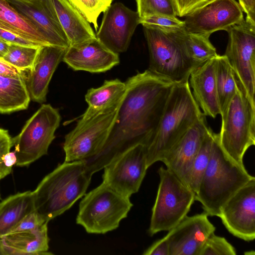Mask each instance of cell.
Here are the masks:
<instances>
[{
	"label": "cell",
	"instance_id": "obj_1",
	"mask_svg": "<svg viewBox=\"0 0 255 255\" xmlns=\"http://www.w3.org/2000/svg\"><path fill=\"white\" fill-rule=\"evenodd\" d=\"M111 133L100 152L84 162L93 175L129 147H146L158 125L175 83L148 69L129 77Z\"/></svg>",
	"mask_w": 255,
	"mask_h": 255
},
{
	"label": "cell",
	"instance_id": "obj_2",
	"mask_svg": "<svg viewBox=\"0 0 255 255\" xmlns=\"http://www.w3.org/2000/svg\"><path fill=\"white\" fill-rule=\"evenodd\" d=\"M203 116L189 80L175 83L155 132L146 147L147 167L161 161Z\"/></svg>",
	"mask_w": 255,
	"mask_h": 255
},
{
	"label": "cell",
	"instance_id": "obj_3",
	"mask_svg": "<svg viewBox=\"0 0 255 255\" xmlns=\"http://www.w3.org/2000/svg\"><path fill=\"white\" fill-rule=\"evenodd\" d=\"M92 176L83 161L59 164L32 191L35 211L48 222L61 215L85 195Z\"/></svg>",
	"mask_w": 255,
	"mask_h": 255
},
{
	"label": "cell",
	"instance_id": "obj_4",
	"mask_svg": "<svg viewBox=\"0 0 255 255\" xmlns=\"http://www.w3.org/2000/svg\"><path fill=\"white\" fill-rule=\"evenodd\" d=\"M255 178L245 167L238 165L225 154L215 133L210 159L195 193V200L201 203L208 216L219 217L227 201Z\"/></svg>",
	"mask_w": 255,
	"mask_h": 255
},
{
	"label": "cell",
	"instance_id": "obj_5",
	"mask_svg": "<svg viewBox=\"0 0 255 255\" xmlns=\"http://www.w3.org/2000/svg\"><path fill=\"white\" fill-rule=\"evenodd\" d=\"M221 119L220 131L216 133L217 142L231 160L245 167L244 155L255 144V104L248 99L238 82L235 94Z\"/></svg>",
	"mask_w": 255,
	"mask_h": 255
},
{
	"label": "cell",
	"instance_id": "obj_6",
	"mask_svg": "<svg viewBox=\"0 0 255 255\" xmlns=\"http://www.w3.org/2000/svg\"><path fill=\"white\" fill-rule=\"evenodd\" d=\"M133 205L130 197L102 182L81 201L76 223L90 234H104L119 227Z\"/></svg>",
	"mask_w": 255,
	"mask_h": 255
},
{
	"label": "cell",
	"instance_id": "obj_7",
	"mask_svg": "<svg viewBox=\"0 0 255 255\" xmlns=\"http://www.w3.org/2000/svg\"><path fill=\"white\" fill-rule=\"evenodd\" d=\"M159 183L152 209L149 235L168 231L187 216L195 200V194L176 175L161 166Z\"/></svg>",
	"mask_w": 255,
	"mask_h": 255
},
{
	"label": "cell",
	"instance_id": "obj_8",
	"mask_svg": "<svg viewBox=\"0 0 255 255\" xmlns=\"http://www.w3.org/2000/svg\"><path fill=\"white\" fill-rule=\"evenodd\" d=\"M142 26L149 54L148 69L174 83L189 80L196 68L183 49L180 36L182 29L170 31Z\"/></svg>",
	"mask_w": 255,
	"mask_h": 255
},
{
	"label": "cell",
	"instance_id": "obj_9",
	"mask_svg": "<svg viewBox=\"0 0 255 255\" xmlns=\"http://www.w3.org/2000/svg\"><path fill=\"white\" fill-rule=\"evenodd\" d=\"M61 120L57 109L50 104L41 106L26 122L19 133L12 137L16 166H29L47 154Z\"/></svg>",
	"mask_w": 255,
	"mask_h": 255
},
{
	"label": "cell",
	"instance_id": "obj_10",
	"mask_svg": "<svg viewBox=\"0 0 255 255\" xmlns=\"http://www.w3.org/2000/svg\"><path fill=\"white\" fill-rule=\"evenodd\" d=\"M120 105L87 120H79L65 137V162H86L100 152L112 130Z\"/></svg>",
	"mask_w": 255,
	"mask_h": 255
},
{
	"label": "cell",
	"instance_id": "obj_11",
	"mask_svg": "<svg viewBox=\"0 0 255 255\" xmlns=\"http://www.w3.org/2000/svg\"><path fill=\"white\" fill-rule=\"evenodd\" d=\"M227 32L224 55L246 95L255 104V21L245 18Z\"/></svg>",
	"mask_w": 255,
	"mask_h": 255
},
{
	"label": "cell",
	"instance_id": "obj_12",
	"mask_svg": "<svg viewBox=\"0 0 255 255\" xmlns=\"http://www.w3.org/2000/svg\"><path fill=\"white\" fill-rule=\"evenodd\" d=\"M148 168L146 146L137 144L104 167L103 182L118 193L130 197L138 191Z\"/></svg>",
	"mask_w": 255,
	"mask_h": 255
},
{
	"label": "cell",
	"instance_id": "obj_13",
	"mask_svg": "<svg viewBox=\"0 0 255 255\" xmlns=\"http://www.w3.org/2000/svg\"><path fill=\"white\" fill-rule=\"evenodd\" d=\"M185 17L186 32L209 36L219 30L227 31L245 19L236 0H211Z\"/></svg>",
	"mask_w": 255,
	"mask_h": 255
},
{
	"label": "cell",
	"instance_id": "obj_14",
	"mask_svg": "<svg viewBox=\"0 0 255 255\" xmlns=\"http://www.w3.org/2000/svg\"><path fill=\"white\" fill-rule=\"evenodd\" d=\"M219 218L228 232L246 242L255 239V178L235 193L223 206Z\"/></svg>",
	"mask_w": 255,
	"mask_h": 255
},
{
	"label": "cell",
	"instance_id": "obj_15",
	"mask_svg": "<svg viewBox=\"0 0 255 255\" xmlns=\"http://www.w3.org/2000/svg\"><path fill=\"white\" fill-rule=\"evenodd\" d=\"M101 25L97 31V39L116 53L127 51L131 37L140 24L137 11L121 2L111 5L104 12Z\"/></svg>",
	"mask_w": 255,
	"mask_h": 255
},
{
	"label": "cell",
	"instance_id": "obj_16",
	"mask_svg": "<svg viewBox=\"0 0 255 255\" xmlns=\"http://www.w3.org/2000/svg\"><path fill=\"white\" fill-rule=\"evenodd\" d=\"M204 212L186 216L165 236L169 246L170 255H199L207 238L216 227Z\"/></svg>",
	"mask_w": 255,
	"mask_h": 255
},
{
	"label": "cell",
	"instance_id": "obj_17",
	"mask_svg": "<svg viewBox=\"0 0 255 255\" xmlns=\"http://www.w3.org/2000/svg\"><path fill=\"white\" fill-rule=\"evenodd\" d=\"M7 1L33 23L51 45L69 47L51 0H35L32 2Z\"/></svg>",
	"mask_w": 255,
	"mask_h": 255
},
{
	"label": "cell",
	"instance_id": "obj_18",
	"mask_svg": "<svg viewBox=\"0 0 255 255\" xmlns=\"http://www.w3.org/2000/svg\"><path fill=\"white\" fill-rule=\"evenodd\" d=\"M209 128L203 116L161 161L187 185L193 162Z\"/></svg>",
	"mask_w": 255,
	"mask_h": 255
},
{
	"label": "cell",
	"instance_id": "obj_19",
	"mask_svg": "<svg viewBox=\"0 0 255 255\" xmlns=\"http://www.w3.org/2000/svg\"><path fill=\"white\" fill-rule=\"evenodd\" d=\"M66 49L53 45L40 47L26 80L30 98L33 102L39 104L46 102L49 83L62 61Z\"/></svg>",
	"mask_w": 255,
	"mask_h": 255
},
{
	"label": "cell",
	"instance_id": "obj_20",
	"mask_svg": "<svg viewBox=\"0 0 255 255\" xmlns=\"http://www.w3.org/2000/svg\"><path fill=\"white\" fill-rule=\"evenodd\" d=\"M62 61L75 71L104 72L120 63L119 54L109 49L97 39L77 47L66 49Z\"/></svg>",
	"mask_w": 255,
	"mask_h": 255
},
{
	"label": "cell",
	"instance_id": "obj_21",
	"mask_svg": "<svg viewBox=\"0 0 255 255\" xmlns=\"http://www.w3.org/2000/svg\"><path fill=\"white\" fill-rule=\"evenodd\" d=\"M216 58L195 69L189 83L193 97L205 116L215 119L220 115L216 77Z\"/></svg>",
	"mask_w": 255,
	"mask_h": 255
},
{
	"label": "cell",
	"instance_id": "obj_22",
	"mask_svg": "<svg viewBox=\"0 0 255 255\" xmlns=\"http://www.w3.org/2000/svg\"><path fill=\"white\" fill-rule=\"evenodd\" d=\"M48 222L34 230L10 232L0 238L4 255H41L48 253Z\"/></svg>",
	"mask_w": 255,
	"mask_h": 255
},
{
	"label": "cell",
	"instance_id": "obj_23",
	"mask_svg": "<svg viewBox=\"0 0 255 255\" xmlns=\"http://www.w3.org/2000/svg\"><path fill=\"white\" fill-rule=\"evenodd\" d=\"M51 1L69 46H79L97 39L90 23L68 0Z\"/></svg>",
	"mask_w": 255,
	"mask_h": 255
},
{
	"label": "cell",
	"instance_id": "obj_24",
	"mask_svg": "<svg viewBox=\"0 0 255 255\" xmlns=\"http://www.w3.org/2000/svg\"><path fill=\"white\" fill-rule=\"evenodd\" d=\"M126 91V83L118 79L106 80L100 87L89 89L85 96L88 107L80 120H87L99 113L119 106Z\"/></svg>",
	"mask_w": 255,
	"mask_h": 255
},
{
	"label": "cell",
	"instance_id": "obj_25",
	"mask_svg": "<svg viewBox=\"0 0 255 255\" xmlns=\"http://www.w3.org/2000/svg\"><path fill=\"white\" fill-rule=\"evenodd\" d=\"M32 191L10 195L0 202V238L11 232L29 214L35 211Z\"/></svg>",
	"mask_w": 255,
	"mask_h": 255
},
{
	"label": "cell",
	"instance_id": "obj_26",
	"mask_svg": "<svg viewBox=\"0 0 255 255\" xmlns=\"http://www.w3.org/2000/svg\"><path fill=\"white\" fill-rule=\"evenodd\" d=\"M0 28L39 45H51L33 23L6 0H0Z\"/></svg>",
	"mask_w": 255,
	"mask_h": 255
},
{
	"label": "cell",
	"instance_id": "obj_27",
	"mask_svg": "<svg viewBox=\"0 0 255 255\" xmlns=\"http://www.w3.org/2000/svg\"><path fill=\"white\" fill-rule=\"evenodd\" d=\"M30 98L26 78L0 75V113L7 114L26 110Z\"/></svg>",
	"mask_w": 255,
	"mask_h": 255
},
{
	"label": "cell",
	"instance_id": "obj_28",
	"mask_svg": "<svg viewBox=\"0 0 255 255\" xmlns=\"http://www.w3.org/2000/svg\"><path fill=\"white\" fill-rule=\"evenodd\" d=\"M216 60L217 91L222 117L235 94L238 82L227 58L218 55Z\"/></svg>",
	"mask_w": 255,
	"mask_h": 255
},
{
	"label": "cell",
	"instance_id": "obj_29",
	"mask_svg": "<svg viewBox=\"0 0 255 255\" xmlns=\"http://www.w3.org/2000/svg\"><path fill=\"white\" fill-rule=\"evenodd\" d=\"M180 36L185 52L196 68L218 55L208 35L188 33L184 28Z\"/></svg>",
	"mask_w": 255,
	"mask_h": 255
},
{
	"label": "cell",
	"instance_id": "obj_30",
	"mask_svg": "<svg viewBox=\"0 0 255 255\" xmlns=\"http://www.w3.org/2000/svg\"><path fill=\"white\" fill-rule=\"evenodd\" d=\"M215 133L209 128L196 155L189 173L187 185L196 193L211 157Z\"/></svg>",
	"mask_w": 255,
	"mask_h": 255
},
{
	"label": "cell",
	"instance_id": "obj_31",
	"mask_svg": "<svg viewBox=\"0 0 255 255\" xmlns=\"http://www.w3.org/2000/svg\"><path fill=\"white\" fill-rule=\"evenodd\" d=\"M40 47L10 43L8 51L2 58L20 71H29L34 62Z\"/></svg>",
	"mask_w": 255,
	"mask_h": 255
},
{
	"label": "cell",
	"instance_id": "obj_32",
	"mask_svg": "<svg viewBox=\"0 0 255 255\" xmlns=\"http://www.w3.org/2000/svg\"><path fill=\"white\" fill-rule=\"evenodd\" d=\"M94 25L96 32L99 27L98 18L102 12H105L113 0H68Z\"/></svg>",
	"mask_w": 255,
	"mask_h": 255
},
{
	"label": "cell",
	"instance_id": "obj_33",
	"mask_svg": "<svg viewBox=\"0 0 255 255\" xmlns=\"http://www.w3.org/2000/svg\"><path fill=\"white\" fill-rule=\"evenodd\" d=\"M140 18L153 15L177 16L173 0H136Z\"/></svg>",
	"mask_w": 255,
	"mask_h": 255
},
{
	"label": "cell",
	"instance_id": "obj_34",
	"mask_svg": "<svg viewBox=\"0 0 255 255\" xmlns=\"http://www.w3.org/2000/svg\"><path fill=\"white\" fill-rule=\"evenodd\" d=\"M235 248L224 237L212 233L204 244L199 255H236Z\"/></svg>",
	"mask_w": 255,
	"mask_h": 255
},
{
	"label": "cell",
	"instance_id": "obj_35",
	"mask_svg": "<svg viewBox=\"0 0 255 255\" xmlns=\"http://www.w3.org/2000/svg\"><path fill=\"white\" fill-rule=\"evenodd\" d=\"M139 23L148 25L165 31H178L184 29V20L176 16L164 14H153L140 18Z\"/></svg>",
	"mask_w": 255,
	"mask_h": 255
},
{
	"label": "cell",
	"instance_id": "obj_36",
	"mask_svg": "<svg viewBox=\"0 0 255 255\" xmlns=\"http://www.w3.org/2000/svg\"><path fill=\"white\" fill-rule=\"evenodd\" d=\"M13 146L12 137L7 129L0 128V180L9 175L12 170L3 162L4 155L10 151Z\"/></svg>",
	"mask_w": 255,
	"mask_h": 255
},
{
	"label": "cell",
	"instance_id": "obj_37",
	"mask_svg": "<svg viewBox=\"0 0 255 255\" xmlns=\"http://www.w3.org/2000/svg\"><path fill=\"white\" fill-rule=\"evenodd\" d=\"M211 0H173L176 16L185 17Z\"/></svg>",
	"mask_w": 255,
	"mask_h": 255
},
{
	"label": "cell",
	"instance_id": "obj_38",
	"mask_svg": "<svg viewBox=\"0 0 255 255\" xmlns=\"http://www.w3.org/2000/svg\"><path fill=\"white\" fill-rule=\"evenodd\" d=\"M46 222L48 223L35 210L27 215L11 232L34 230Z\"/></svg>",
	"mask_w": 255,
	"mask_h": 255
},
{
	"label": "cell",
	"instance_id": "obj_39",
	"mask_svg": "<svg viewBox=\"0 0 255 255\" xmlns=\"http://www.w3.org/2000/svg\"><path fill=\"white\" fill-rule=\"evenodd\" d=\"M144 255H170L168 243L165 238L156 241L144 251Z\"/></svg>",
	"mask_w": 255,
	"mask_h": 255
},
{
	"label": "cell",
	"instance_id": "obj_40",
	"mask_svg": "<svg viewBox=\"0 0 255 255\" xmlns=\"http://www.w3.org/2000/svg\"><path fill=\"white\" fill-rule=\"evenodd\" d=\"M0 39L10 43L31 46H41L33 42L20 37L1 28H0Z\"/></svg>",
	"mask_w": 255,
	"mask_h": 255
},
{
	"label": "cell",
	"instance_id": "obj_41",
	"mask_svg": "<svg viewBox=\"0 0 255 255\" xmlns=\"http://www.w3.org/2000/svg\"><path fill=\"white\" fill-rule=\"evenodd\" d=\"M0 75L15 78H25L23 72L0 58Z\"/></svg>",
	"mask_w": 255,
	"mask_h": 255
},
{
	"label": "cell",
	"instance_id": "obj_42",
	"mask_svg": "<svg viewBox=\"0 0 255 255\" xmlns=\"http://www.w3.org/2000/svg\"><path fill=\"white\" fill-rule=\"evenodd\" d=\"M246 18L255 21V0H238Z\"/></svg>",
	"mask_w": 255,
	"mask_h": 255
},
{
	"label": "cell",
	"instance_id": "obj_43",
	"mask_svg": "<svg viewBox=\"0 0 255 255\" xmlns=\"http://www.w3.org/2000/svg\"><path fill=\"white\" fill-rule=\"evenodd\" d=\"M17 161V158L15 152L9 151L6 153L3 158V162L5 165L10 168L12 169V166L15 165Z\"/></svg>",
	"mask_w": 255,
	"mask_h": 255
},
{
	"label": "cell",
	"instance_id": "obj_44",
	"mask_svg": "<svg viewBox=\"0 0 255 255\" xmlns=\"http://www.w3.org/2000/svg\"><path fill=\"white\" fill-rule=\"evenodd\" d=\"M10 43L0 39V58H3L7 53Z\"/></svg>",
	"mask_w": 255,
	"mask_h": 255
},
{
	"label": "cell",
	"instance_id": "obj_45",
	"mask_svg": "<svg viewBox=\"0 0 255 255\" xmlns=\"http://www.w3.org/2000/svg\"><path fill=\"white\" fill-rule=\"evenodd\" d=\"M15 0L22 2H32L34 1L35 0Z\"/></svg>",
	"mask_w": 255,
	"mask_h": 255
},
{
	"label": "cell",
	"instance_id": "obj_46",
	"mask_svg": "<svg viewBox=\"0 0 255 255\" xmlns=\"http://www.w3.org/2000/svg\"><path fill=\"white\" fill-rule=\"evenodd\" d=\"M0 255H4V253L3 251L0 242Z\"/></svg>",
	"mask_w": 255,
	"mask_h": 255
}]
</instances>
